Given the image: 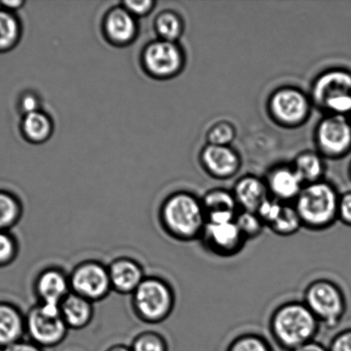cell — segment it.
<instances>
[{
    "instance_id": "cell-16",
    "label": "cell",
    "mask_w": 351,
    "mask_h": 351,
    "mask_svg": "<svg viewBox=\"0 0 351 351\" xmlns=\"http://www.w3.org/2000/svg\"><path fill=\"white\" fill-rule=\"evenodd\" d=\"M108 269L112 291L122 295H132L146 278L143 267L129 257L117 258Z\"/></svg>"
},
{
    "instance_id": "cell-33",
    "label": "cell",
    "mask_w": 351,
    "mask_h": 351,
    "mask_svg": "<svg viewBox=\"0 0 351 351\" xmlns=\"http://www.w3.org/2000/svg\"><path fill=\"white\" fill-rule=\"evenodd\" d=\"M284 203L268 196L256 210L257 215L262 220L267 228L273 223L280 215Z\"/></svg>"
},
{
    "instance_id": "cell-10",
    "label": "cell",
    "mask_w": 351,
    "mask_h": 351,
    "mask_svg": "<svg viewBox=\"0 0 351 351\" xmlns=\"http://www.w3.org/2000/svg\"><path fill=\"white\" fill-rule=\"evenodd\" d=\"M71 291L94 304L105 299L112 291L108 267L98 261L79 263L69 274Z\"/></svg>"
},
{
    "instance_id": "cell-21",
    "label": "cell",
    "mask_w": 351,
    "mask_h": 351,
    "mask_svg": "<svg viewBox=\"0 0 351 351\" xmlns=\"http://www.w3.org/2000/svg\"><path fill=\"white\" fill-rule=\"evenodd\" d=\"M325 160L316 150H304L294 158L291 165L306 185L324 180L326 171Z\"/></svg>"
},
{
    "instance_id": "cell-30",
    "label": "cell",
    "mask_w": 351,
    "mask_h": 351,
    "mask_svg": "<svg viewBox=\"0 0 351 351\" xmlns=\"http://www.w3.org/2000/svg\"><path fill=\"white\" fill-rule=\"evenodd\" d=\"M157 29L163 40L175 43L183 33V22L177 13L165 12L158 16Z\"/></svg>"
},
{
    "instance_id": "cell-13",
    "label": "cell",
    "mask_w": 351,
    "mask_h": 351,
    "mask_svg": "<svg viewBox=\"0 0 351 351\" xmlns=\"http://www.w3.org/2000/svg\"><path fill=\"white\" fill-rule=\"evenodd\" d=\"M184 54L175 43L161 40L151 44L144 53L148 70L159 77H170L179 73L183 67Z\"/></svg>"
},
{
    "instance_id": "cell-22",
    "label": "cell",
    "mask_w": 351,
    "mask_h": 351,
    "mask_svg": "<svg viewBox=\"0 0 351 351\" xmlns=\"http://www.w3.org/2000/svg\"><path fill=\"white\" fill-rule=\"evenodd\" d=\"M106 30L111 40L120 43H127L135 36L136 23L126 10H115L106 19Z\"/></svg>"
},
{
    "instance_id": "cell-40",
    "label": "cell",
    "mask_w": 351,
    "mask_h": 351,
    "mask_svg": "<svg viewBox=\"0 0 351 351\" xmlns=\"http://www.w3.org/2000/svg\"><path fill=\"white\" fill-rule=\"evenodd\" d=\"M23 2L22 1H2L0 2V5L2 6L3 10H7V12H10L12 10H16L20 8L22 6Z\"/></svg>"
},
{
    "instance_id": "cell-27",
    "label": "cell",
    "mask_w": 351,
    "mask_h": 351,
    "mask_svg": "<svg viewBox=\"0 0 351 351\" xmlns=\"http://www.w3.org/2000/svg\"><path fill=\"white\" fill-rule=\"evenodd\" d=\"M236 135L237 130L233 123L228 120H219L206 130V143L216 146H231Z\"/></svg>"
},
{
    "instance_id": "cell-1",
    "label": "cell",
    "mask_w": 351,
    "mask_h": 351,
    "mask_svg": "<svg viewBox=\"0 0 351 351\" xmlns=\"http://www.w3.org/2000/svg\"><path fill=\"white\" fill-rule=\"evenodd\" d=\"M269 332L276 345L292 351L315 340L321 326L302 301L278 305L270 316Z\"/></svg>"
},
{
    "instance_id": "cell-39",
    "label": "cell",
    "mask_w": 351,
    "mask_h": 351,
    "mask_svg": "<svg viewBox=\"0 0 351 351\" xmlns=\"http://www.w3.org/2000/svg\"><path fill=\"white\" fill-rule=\"evenodd\" d=\"M22 109L24 112L27 114L37 112L38 101L36 98L32 95H27L23 99L22 101Z\"/></svg>"
},
{
    "instance_id": "cell-17",
    "label": "cell",
    "mask_w": 351,
    "mask_h": 351,
    "mask_svg": "<svg viewBox=\"0 0 351 351\" xmlns=\"http://www.w3.org/2000/svg\"><path fill=\"white\" fill-rule=\"evenodd\" d=\"M201 198L206 222H228L236 219L240 208L231 189L213 188Z\"/></svg>"
},
{
    "instance_id": "cell-31",
    "label": "cell",
    "mask_w": 351,
    "mask_h": 351,
    "mask_svg": "<svg viewBox=\"0 0 351 351\" xmlns=\"http://www.w3.org/2000/svg\"><path fill=\"white\" fill-rule=\"evenodd\" d=\"M132 351H168L166 339L156 332H144L137 335L130 346Z\"/></svg>"
},
{
    "instance_id": "cell-6",
    "label": "cell",
    "mask_w": 351,
    "mask_h": 351,
    "mask_svg": "<svg viewBox=\"0 0 351 351\" xmlns=\"http://www.w3.org/2000/svg\"><path fill=\"white\" fill-rule=\"evenodd\" d=\"M314 105L310 96L300 88L281 86L268 96L267 112L275 125L284 129H297L310 119Z\"/></svg>"
},
{
    "instance_id": "cell-25",
    "label": "cell",
    "mask_w": 351,
    "mask_h": 351,
    "mask_svg": "<svg viewBox=\"0 0 351 351\" xmlns=\"http://www.w3.org/2000/svg\"><path fill=\"white\" fill-rule=\"evenodd\" d=\"M23 129L27 138L41 142L47 138L51 132V123L43 113L34 112L25 116Z\"/></svg>"
},
{
    "instance_id": "cell-18",
    "label": "cell",
    "mask_w": 351,
    "mask_h": 351,
    "mask_svg": "<svg viewBox=\"0 0 351 351\" xmlns=\"http://www.w3.org/2000/svg\"><path fill=\"white\" fill-rule=\"evenodd\" d=\"M240 210L256 212L269 192L263 178L253 174L242 176L235 182L231 189Z\"/></svg>"
},
{
    "instance_id": "cell-9",
    "label": "cell",
    "mask_w": 351,
    "mask_h": 351,
    "mask_svg": "<svg viewBox=\"0 0 351 351\" xmlns=\"http://www.w3.org/2000/svg\"><path fill=\"white\" fill-rule=\"evenodd\" d=\"M315 150L325 159L339 160L351 151V121L348 117L325 115L314 130Z\"/></svg>"
},
{
    "instance_id": "cell-15",
    "label": "cell",
    "mask_w": 351,
    "mask_h": 351,
    "mask_svg": "<svg viewBox=\"0 0 351 351\" xmlns=\"http://www.w3.org/2000/svg\"><path fill=\"white\" fill-rule=\"evenodd\" d=\"M34 291L38 304L60 307L61 302L71 291L69 275L60 268H46L38 274L34 280Z\"/></svg>"
},
{
    "instance_id": "cell-28",
    "label": "cell",
    "mask_w": 351,
    "mask_h": 351,
    "mask_svg": "<svg viewBox=\"0 0 351 351\" xmlns=\"http://www.w3.org/2000/svg\"><path fill=\"white\" fill-rule=\"evenodd\" d=\"M19 37V24L10 12L0 9V53L14 47Z\"/></svg>"
},
{
    "instance_id": "cell-20",
    "label": "cell",
    "mask_w": 351,
    "mask_h": 351,
    "mask_svg": "<svg viewBox=\"0 0 351 351\" xmlns=\"http://www.w3.org/2000/svg\"><path fill=\"white\" fill-rule=\"evenodd\" d=\"M25 316L8 302H0V349L23 339L25 335Z\"/></svg>"
},
{
    "instance_id": "cell-24",
    "label": "cell",
    "mask_w": 351,
    "mask_h": 351,
    "mask_svg": "<svg viewBox=\"0 0 351 351\" xmlns=\"http://www.w3.org/2000/svg\"><path fill=\"white\" fill-rule=\"evenodd\" d=\"M22 205L12 193L0 191V232H10L19 222Z\"/></svg>"
},
{
    "instance_id": "cell-36",
    "label": "cell",
    "mask_w": 351,
    "mask_h": 351,
    "mask_svg": "<svg viewBox=\"0 0 351 351\" xmlns=\"http://www.w3.org/2000/svg\"><path fill=\"white\" fill-rule=\"evenodd\" d=\"M127 10L131 13L135 14V15L142 16L147 12H149L151 7H152L153 2L151 1H127L125 3Z\"/></svg>"
},
{
    "instance_id": "cell-38",
    "label": "cell",
    "mask_w": 351,
    "mask_h": 351,
    "mask_svg": "<svg viewBox=\"0 0 351 351\" xmlns=\"http://www.w3.org/2000/svg\"><path fill=\"white\" fill-rule=\"evenodd\" d=\"M292 351H329L328 347L323 345L317 340H312L310 342L304 343V345L298 347Z\"/></svg>"
},
{
    "instance_id": "cell-34",
    "label": "cell",
    "mask_w": 351,
    "mask_h": 351,
    "mask_svg": "<svg viewBox=\"0 0 351 351\" xmlns=\"http://www.w3.org/2000/svg\"><path fill=\"white\" fill-rule=\"evenodd\" d=\"M328 347L329 351H351V328L337 332Z\"/></svg>"
},
{
    "instance_id": "cell-32",
    "label": "cell",
    "mask_w": 351,
    "mask_h": 351,
    "mask_svg": "<svg viewBox=\"0 0 351 351\" xmlns=\"http://www.w3.org/2000/svg\"><path fill=\"white\" fill-rule=\"evenodd\" d=\"M19 253L17 241L10 232H0V267L8 266Z\"/></svg>"
},
{
    "instance_id": "cell-8",
    "label": "cell",
    "mask_w": 351,
    "mask_h": 351,
    "mask_svg": "<svg viewBox=\"0 0 351 351\" xmlns=\"http://www.w3.org/2000/svg\"><path fill=\"white\" fill-rule=\"evenodd\" d=\"M25 329L30 341L43 349L60 345L69 331L60 307L43 304L33 306L27 312Z\"/></svg>"
},
{
    "instance_id": "cell-2",
    "label": "cell",
    "mask_w": 351,
    "mask_h": 351,
    "mask_svg": "<svg viewBox=\"0 0 351 351\" xmlns=\"http://www.w3.org/2000/svg\"><path fill=\"white\" fill-rule=\"evenodd\" d=\"M159 219L168 235L184 243L199 240L207 221L201 198L188 191L168 196L161 206Z\"/></svg>"
},
{
    "instance_id": "cell-4",
    "label": "cell",
    "mask_w": 351,
    "mask_h": 351,
    "mask_svg": "<svg viewBox=\"0 0 351 351\" xmlns=\"http://www.w3.org/2000/svg\"><path fill=\"white\" fill-rule=\"evenodd\" d=\"M310 96L314 108L325 115L351 114V72L331 68L316 75L312 82Z\"/></svg>"
},
{
    "instance_id": "cell-42",
    "label": "cell",
    "mask_w": 351,
    "mask_h": 351,
    "mask_svg": "<svg viewBox=\"0 0 351 351\" xmlns=\"http://www.w3.org/2000/svg\"><path fill=\"white\" fill-rule=\"evenodd\" d=\"M349 174H350V180H351V163L350 165Z\"/></svg>"
},
{
    "instance_id": "cell-11",
    "label": "cell",
    "mask_w": 351,
    "mask_h": 351,
    "mask_svg": "<svg viewBox=\"0 0 351 351\" xmlns=\"http://www.w3.org/2000/svg\"><path fill=\"white\" fill-rule=\"evenodd\" d=\"M199 241L209 253L221 258L236 256L242 252L247 243L235 220L206 222Z\"/></svg>"
},
{
    "instance_id": "cell-23",
    "label": "cell",
    "mask_w": 351,
    "mask_h": 351,
    "mask_svg": "<svg viewBox=\"0 0 351 351\" xmlns=\"http://www.w3.org/2000/svg\"><path fill=\"white\" fill-rule=\"evenodd\" d=\"M302 228V223L297 210L292 203H284L280 215L268 229L280 237H291Z\"/></svg>"
},
{
    "instance_id": "cell-7",
    "label": "cell",
    "mask_w": 351,
    "mask_h": 351,
    "mask_svg": "<svg viewBox=\"0 0 351 351\" xmlns=\"http://www.w3.org/2000/svg\"><path fill=\"white\" fill-rule=\"evenodd\" d=\"M134 312L141 321L157 324L170 317L175 293L170 283L159 277H146L132 294Z\"/></svg>"
},
{
    "instance_id": "cell-41",
    "label": "cell",
    "mask_w": 351,
    "mask_h": 351,
    "mask_svg": "<svg viewBox=\"0 0 351 351\" xmlns=\"http://www.w3.org/2000/svg\"><path fill=\"white\" fill-rule=\"evenodd\" d=\"M106 351H132L131 350L130 346H123V345H115Z\"/></svg>"
},
{
    "instance_id": "cell-3",
    "label": "cell",
    "mask_w": 351,
    "mask_h": 351,
    "mask_svg": "<svg viewBox=\"0 0 351 351\" xmlns=\"http://www.w3.org/2000/svg\"><path fill=\"white\" fill-rule=\"evenodd\" d=\"M340 194L336 186L324 180L306 184L292 203L300 217L302 228L324 232L338 220Z\"/></svg>"
},
{
    "instance_id": "cell-35",
    "label": "cell",
    "mask_w": 351,
    "mask_h": 351,
    "mask_svg": "<svg viewBox=\"0 0 351 351\" xmlns=\"http://www.w3.org/2000/svg\"><path fill=\"white\" fill-rule=\"evenodd\" d=\"M338 220L343 225L351 227V191L340 194Z\"/></svg>"
},
{
    "instance_id": "cell-5",
    "label": "cell",
    "mask_w": 351,
    "mask_h": 351,
    "mask_svg": "<svg viewBox=\"0 0 351 351\" xmlns=\"http://www.w3.org/2000/svg\"><path fill=\"white\" fill-rule=\"evenodd\" d=\"M302 301L328 330L339 328L348 308L345 291L336 282L326 278H316L308 284Z\"/></svg>"
},
{
    "instance_id": "cell-19",
    "label": "cell",
    "mask_w": 351,
    "mask_h": 351,
    "mask_svg": "<svg viewBox=\"0 0 351 351\" xmlns=\"http://www.w3.org/2000/svg\"><path fill=\"white\" fill-rule=\"evenodd\" d=\"M60 311L69 330L87 328L91 324L95 313L92 302L71 291L61 302Z\"/></svg>"
},
{
    "instance_id": "cell-12",
    "label": "cell",
    "mask_w": 351,
    "mask_h": 351,
    "mask_svg": "<svg viewBox=\"0 0 351 351\" xmlns=\"http://www.w3.org/2000/svg\"><path fill=\"white\" fill-rule=\"evenodd\" d=\"M199 162L205 173L216 180H229L239 173L242 157L231 146L206 143L199 153Z\"/></svg>"
},
{
    "instance_id": "cell-14",
    "label": "cell",
    "mask_w": 351,
    "mask_h": 351,
    "mask_svg": "<svg viewBox=\"0 0 351 351\" xmlns=\"http://www.w3.org/2000/svg\"><path fill=\"white\" fill-rule=\"evenodd\" d=\"M263 178L271 197L283 203H293L304 187L291 163L275 165Z\"/></svg>"
},
{
    "instance_id": "cell-26",
    "label": "cell",
    "mask_w": 351,
    "mask_h": 351,
    "mask_svg": "<svg viewBox=\"0 0 351 351\" xmlns=\"http://www.w3.org/2000/svg\"><path fill=\"white\" fill-rule=\"evenodd\" d=\"M225 351H274L266 337L256 332H245L233 339Z\"/></svg>"
},
{
    "instance_id": "cell-29",
    "label": "cell",
    "mask_w": 351,
    "mask_h": 351,
    "mask_svg": "<svg viewBox=\"0 0 351 351\" xmlns=\"http://www.w3.org/2000/svg\"><path fill=\"white\" fill-rule=\"evenodd\" d=\"M235 222L247 242L257 239L267 228L256 212L240 210Z\"/></svg>"
},
{
    "instance_id": "cell-37",
    "label": "cell",
    "mask_w": 351,
    "mask_h": 351,
    "mask_svg": "<svg viewBox=\"0 0 351 351\" xmlns=\"http://www.w3.org/2000/svg\"><path fill=\"white\" fill-rule=\"evenodd\" d=\"M2 351H43V350L32 341H25L22 339L5 347Z\"/></svg>"
}]
</instances>
